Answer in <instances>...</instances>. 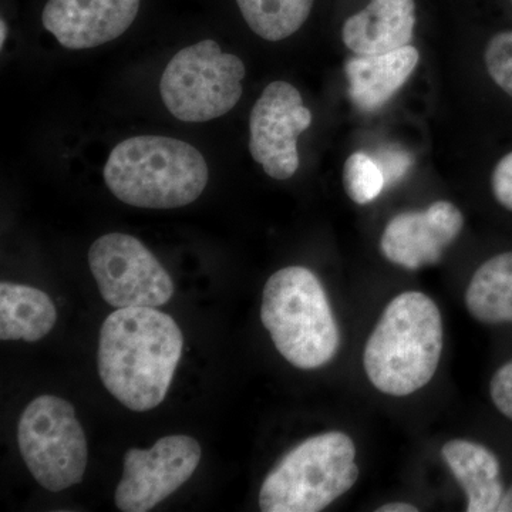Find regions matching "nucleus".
Here are the masks:
<instances>
[{
  "mask_svg": "<svg viewBox=\"0 0 512 512\" xmlns=\"http://www.w3.org/2000/svg\"><path fill=\"white\" fill-rule=\"evenodd\" d=\"M183 348V332L167 313L156 308L117 309L100 330L101 382L133 412L156 409L173 383Z\"/></svg>",
  "mask_w": 512,
  "mask_h": 512,
  "instance_id": "obj_1",
  "label": "nucleus"
},
{
  "mask_svg": "<svg viewBox=\"0 0 512 512\" xmlns=\"http://www.w3.org/2000/svg\"><path fill=\"white\" fill-rule=\"evenodd\" d=\"M443 352V319L426 293L392 299L367 339L363 367L379 392L403 397L431 382Z\"/></svg>",
  "mask_w": 512,
  "mask_h": 512,
  "instance_id": "obj_2",
  "label": "nucleus"
},
{
  "mask_svg": "<svg viewBox=\"0 0 512 512\" xmlns=\"http://www.w3.org/2000/svg\"><path fill=\"white\" fill-rule=\"evenodd\" d=\"M210 180L204 156L177 138L138 136L121 141L104 165V181L124 204L173 210L200 198Z\"/></svg>",
  "mask_w": 512,
  "mask_h": 512,
  "instance_id": "obj_3",
  "label": "nucleus"
},
{
  "mask_svg": "<svg viewBox=\"0 0 512 512\" xmlns=\"http://www.w3.org/2000/svg\"><path fill=\"white\" fill-rule=\"evenodd\" d=\"M261 320L276 350L298 369H319L338 353V323L325 288L311 269L288 266L268 279Z\"/></svg>",
  "mask_w": 512,
  "mask_h": 512,
  "instance_id": "obj_4",
  "label": "nucleus"
},
{
  "mask_svg": "<svg viewBox=\"0 0 512 512\" xmlns=\"http://www.w3.org/2000/svg\"><path fill=\"white\" fill-rule=\"evenodd\" d=\"M356 446L348 434L328 431L302 441L265 477L264 512H319L348 493L359 478Z\"/></svg>",
  "mask_w": 512,
  "mask_h": 512,
  "instance_id": "obj_5",
  "label": "nucleus"
},
{
  "mask_svg": "<svg viewBox=\"0 0 512 512\" xmlns=\"http://www.w3.org/2000/svg\"><path fill=\"white\" fill-rule=\"evenodd\" d=\"M247 70L238 56L207 39L180 50L165 67L160 82L167 110L185 123H205L225 116L242 97Z\"/></svg>",
  "mask_w": 512,
  "mask_h": 512,
  "instance_id": "obj_6",
  "label": "nucleus"
},
{
  "mask_svg": "<svg viewBox=\"0 0 512 512\" xmlns=\"http://www.w3.org/2000/svg\"><path fill=\"white\" fill-rule=\"evenodd\" d=\"M18 444L29 473L50 493H60L83 480L86 434L66 400L52 394L32 400L20 416Z\"/></svg>",
  "mask_w": 512,
  "mask_h": 512,
  "instance_id": "obj_7",
  "label": "nucleus"
},
{
  "mask_svg": "<svg viewBox=\"0 0 512 512\" xmlns=\"http://www.w3.org/2000/svg\"><path fill=\"white\" fill-rule=\"evenodd\" d=\"M89 265L101 296L113 308H157L173 298V279L131 235L111 232L94 241Z\"/></svg>",
  "mask_w": 512,
  "mask_h": 512,
  "instance_id": "obj_8",
  "label": "nucleus"
},
{
  "mask_svg": "<svg viewBox=\"0 0 512 512\" xmlns=\"http://www.w3.org/2000/svg\"><path fill=\"white\" fill-rule=\"evenodd\" d=\"M200 461V443L190 436L163 437L148 450L130 448L117 485V508L123 512L153 510L190 480Z\"/></svg>",
  "mask_w": 512,
  "mask_h": 512,
  "instance_id": "obj_9",
  "label": "nucleus"
},
{
  "mask_svg": "<svg viewBox=\"0 0 512 512\" xmlns=\"http://www.w3.org/2000/svg\"><path fill=\"white\" fill-rule=\"evenodd\" d=\"M312 124V113L291 83L272 82L249 116V151L269 177L284 181L299 168L298 137Z\"/></svg>",
  "mask_w": 512,
  "mask_h": 512,
  "instance_id": "obj_10",
  "label": "nucleus"
},
{
  "mask_svg": "<svg viewBox=\"0 0 512 512\" xmlns=\"http://www.w3.org/2000/svg\"><path fill=\"white\" fill-rule=\"evenodd\" d=\"M464 217L456 205L436 201L424 211L396 215L384 228L380 249L384 258L406 269L439 264L448 245L460 235Z\"/></svg>",
  "mask_w": 512,
  "mask_h": 512,
  "instance_id": "obj_11",
  "label": "nucleus"
},
{
  "mask_svg": "<svg viewBox=\"0 0 512 512\" xmlns=\"http://www.w3.org/2000/svg\"><path fill=\"white\" fill-rule=\"evenodd\" d=\"M141 0H49L42 13L46 30L70 50L93 49L124 35Z\"/></svg>",
  "mask_w": 512,
  "mask_h": 512,
  "instance_id": "obj_12",
  "label": "nucleus"
},
{
  "mask_svg": "<svg viewBox=\"0 0 512 512\" xmlns=\"http://www.w3.org/2000/svg\"><path fill=\"white\" fill-rule=\"evenodd\" d=\"M414 26V0H370L365 9L346 20L342 37L355 55H383L409 46Z\"/></svg>",
  "mask_w": 512,
  "mask_h": 512,
  "instance_id": "obj_13",
  "label": "nucleus"
},
{
  "mask_svg": "<svg viewBox=\"0 0 512 512\" xmlns=\"http://www.w3.org/2000/svg\"><path fill=\"white\" fill-rule=\"evenodd\" d=\"M419 60V50L410 45L383 55L350 57L345 64L350 101L365 113L382 109L409 80Z\"/></svg>",
  "mask_w": 512,
  "mask_h": 512,
  "instance_id": "obj_14",
  "label": "nucleus"
},
{
  "mask_svg": "<svg viewBox=\"0 0 512 512\" xmlns=\"http://www.w3.org/2000/svg\"><path fill=\"white\" fill-rule=\"evenodd\" d=\"M441 456L467 495V512L498 510L505 491L500 460L490 448L457 439L444 444Z\"/></svg>",
  "mask_w": 512,
  "mask_h": 512,
  "instance_id": "obj_15",
  "label": "nucleus"
},
{
  "mask_svg": "<svg viewBox=\"0 0 512 512\" xmlns=\"http://www.w3.org/2000/svg\"><path fill=\"white\" fill-rule=\"evenodd\" d=\"M57 312L47 293L32 286L0 284V339L37 342L55 328Z\"/></svg>",
  "mask_w": 512,
  "mask_h": 512,
  "instance_id": "obj_16",
  "label": "nucleus"
},
{
  "mask_svg": "<svg viewBox=\"0 0 512 512\" xmlns=\"http://www.w3.org/2000/svg\"><path fill=\"white\" fill-rule=\"evenodd\" d=\"M464 301L477 322L512 323V252L493 256L474 272Z\"/></svg>",
  "mask_w": 512,
  "mask_h": 512,
  "instance_id": "obj_17",
  "label": "nucleus"
},
{
  "mask_svg": "<svg viewBox=\"0 0 512 512\" xmlns=\"http://www.w3.org/2000/svg\"><path fill=\"white\" fill-rule=\"evenodd\" d=\"M315 0H237L252 32L269 42L291 37L305 25Z\"/></svg>",
  "mask_w": 512,
  "mask_h": 512,
  "instance_id": "obj_18",
  "label": "nucleus"
},
{
  "mask_svg": "<svg viewBox=\"0 0 512 512\" xmlns=\"http://www.w3.org/2000/svg\"><path fill=\"white\" fill-rule=\"evenodd\" d=\"M343 185L350 200L359 205H366L382 194L386 180L375 158L359 151L346 160L343 168Z\"/></svg>",
  "mask_w": 512,
  "mask_h": 512,
  "instance_id": "obj_19",
  "label": "nucleus"
},
{
  "mask_svg": "<svg viewBox=\"0 0 512 512\" xmlns=\"http://www.w3.org/2000/svg\"><path fill=\"white\" fill-rule=\"evenodd\" d=\"M485 66L491 79L512 97V32H501L488 42Z\"/></svg>",
  "mask_w": 512,
  "mask_h": 512,
  "instance_id": "obj_20",
  "label": "nucleus"
},
{
  "mask_svg": "<svg viewBox=\"0 0 512 512\" xmlns=\"http://www.w3.org/2000/svg\"><path fill=\"white\" fill-rule=\"evenodd\" d=\"M490 394L498 412L512 421V360L494 373Z\"/></svg>",
  "mask_w": 512,
  "mask_h": 512,
  "instance_id": "obj_21",
  "label": "nucleus"
},
{
  "mask_svg": "<svg viewBox=\"0 0 512 512\" xmlns=\"http://www.w3.org/2000/svg\"><path fill=\"white\" fill-rule=\"evenodd\" d=\"M376 163L382 168L386 185L396 183L409 170L412 165V157L402 148H384L375 158Z\"/></svg>",
  "mask_w": 512,
  "mask_h": 512,
  "instance_id": "obj_22",
  "label": "nucleus"
},
{
  "mask_svg": "<svg viewBox=\"0 0 512 512\" xmlns=\"http://www.w3.org/2000/svg\"><path fill=\"white\" fill-rule=\"evenodd\" d=\"M495 200L512 211V151L495 165L491 177Z\"/></svg>",
  "mask_w": 512,
  "mask_h": 512,
  "instance_id": "obj_23",
  "label": "nucleus"
},
{
  "mask_svg": "<svg viewBox=\"0 0 512 512\" xmlns=\"http://www.w3.org/2000/svg\"><path fill=\"white\" fill-rule=\"evenodd\" d=\"M376 512H419V508L407 503H392L382 505Z\"/></svg>",
  "mask_w": 512,
  "mask_h": 512,
  "instance_id": "obj_24",
  "label": "nucleus"
},
{
  "mask_svg": "<svg viewBox=\"0 0 512 512\" xmlns=\"http://www.w3.org/2000/svg\"><path fill=\"white\" fill-rule=\"evenodd\" d=\"M497 512H512V487L505 491L503 498H501L500 505H498Z\"/></svg>",
  "mask_w": 512,
  "mask_h": 512,
  "instance_id": "obj_25",
  "label": "nucleus"
},
{
  "mask_svg": "<svg viewBox=\"0 0 512 512\" xmlns=\"http://www.w3.org/2000/svg\"><path fill=\"white\" fill-rule=\"evenodd\" d=\"M0 30H2V35H0V46L3 47L6 42V37H8V25H6L5 19H2V22H0Z\"/></svg>",
  "mask_w": 512,
  "mask_h": 512,
  "instance_id": "obj_26",
  "label": "nucleus"
}]
</instances>
